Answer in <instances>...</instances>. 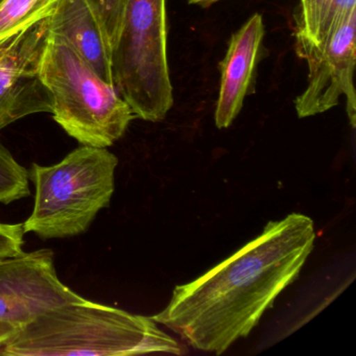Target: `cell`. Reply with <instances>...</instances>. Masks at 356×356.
I'll list each match as a JSON object with an SVG mask.
<instances>
[{"mask_svg":"<svg viewBox=\"0 0 356 356\" xmlns=\"http://www.w3.org/2000/svg\"><path fill=\"white\" fill-rule=\"evenodd\" d=\"M316 238L314 220L304 214L270 220L236 253L175 287L168 306L149 318L195 349L220 355L247 337L299 277Z\"/></svg>","mask_w":356,"mask_h":356,"instance_id":"1","label":"cell"},{"mask_svg":"<svg viewBox=\"0 0 356 356\" xmlns=\"http://www.w3.org/2000/svg\"><path fill=\"white\" fill-rule=\"evenodd\" d=\"M181 354L180 345L149 316L84 299L53 308L18 329L0 355L126 356Z\"/></svg>","mask_w":356,"mask_h":356,"instance_id":"2","label":"cell"},{"mask_svg":"<svg viewBox=\"0 0 356 356\" xmlns=\"http://www.w3.org/2000/svg\"><path fill=\"white\" fill-rule=\"evenodd\" d=\"M39 72L53 99L54 120L82 145L111 147L136 118L118 88L58 35L49 33Z\"/></svg>","mask_w":356,"mask_h":356,"instance_id":"3","label":"cell"},{"mask_svg":"<svg viewBox=\"0 0 356 356\" xmlns=\"http://www.w3.org/2000/svg\"><path fill=\"white\" fill-rule=\"evenodd\" d=\"M118 165L107 149L87 145L54 165L33 163L29 176L36 193L32 213L22 224L24 233L55 239L86 232L111 202Z\"/></svg>","mask_w":356,"mask_h":356,"instance_id":"4","label":"cell"},{"mask_svg":"<svg viewBox=\"0 0 356 356\" xmlns=\"http://www.w3.org/2000/svg\"><path fill=\"white\" fill-rule=\"evenodd\" d=\"M112 67L114 85L136 118L152 122L165 118L174 105L166 0H127Z\"/></svg>","mask_w":356,"mask_h":356,"instance_id":"5","label":"cell"},{"mask_svg":"<svg viewBox=\"0 0 356 356\" xmlns=\"http://www.w3.org/2000/svg\"><path fill=\"white\" fill-rule=\"evenodd\" d=\"M84 299L60 280L51 250L0 259V322L19 329L53 308Z\"/></svg>","mask_w":356,"mask_h":356,"instance_id":"6","label":"cell"},{"mask_svg":"<svg viewBox=\"0 0 356 356\" xmlns=\"http://www.w3.org/2000/svg\"><path fill=\"white\" fill-rule=\"evenodd\" d=\"M303 59L309 72L307 86L295 101L298 116L305 118L325 113L345 97L348 118L352 128H355L356 12L343 20L323 47L312 49Z\"/></svg>","mask_w":356,"mask_h":356,"instance_id":"7","label":"cell"},{"mask_svg":"<svg viewBox=\"0 0 356 356\" xmlns=\"http://www.w3.org/2000/svg\"><path fill=\"white\" fill-rule=\"evenodd\" d=\"M47 19L0 47V131L26 116L51 113L53 99L39 72Z\"/></svg>","mask_w":356,"mask_h":356,"instance_id":"8","label":"cell"},{"mask_svg":"<svg viewBox=\"0 0 356 356\" xmlns=\"http://www.w3.org/2000/svg\"><path fill=\"white\" fill-rule=\"evenodd\" d=\"M264 37V18L257 13L231 37L220 65V91L214 113L218 129L229 128L243 108Z\"/></svg>","mask_w":356,"mask_h":356,"instance_id":"9","label":"cell"},{"mask_svg":"<svg viewBox=\"0 0 356 356\" xmlns=\"http://www.w3.org/2000/svg\"><path fill=\"white\" fill-rule=\"evenodd\" d=\"M47 20L51 34L67 41L103 80L114 85L112 51L89 0H59Z\"/></svg>","mask_w":356,"mask_h":356,"instance_id":"10","label":"cell"},{"mask_svg":"<svg viewBox=\"0 0 356 356\" xmlns=\"http://www.w3.org/2000/svg\"><path fill=\"white\" fill-rule=\"evenodd\" d=\"M353 12H356V0H300L295 14L299 57L323 47Z\"/></svg>","mask_w":356,"mask_h":356,"instance_id":"11","label":"cell"},{"mask_svg":"<svg viewBox=\"0 0 356 356\" xmlns=\"http://www.w3.org/2000/svg\"><path fill=\"white\" fill-rule=\"evenodd\" d=\"M59 0H0V47L47 19Z\"/></svg>","mask_w":356,"mask_h":356,"instance_id":"12","label":"cell"},{"mask_svg":"<svg viewBox=\"0 0 356 356\" xmlns=\"http://www.w3.org/2000/svg\"><path fill=\"white\" fill-rule=\"evenodd\" d=\"M31 195L29 170L0 145V203H13Z\"/></svg>","mask_w":356,"mask_h":356,"instance_id":"13","label":"cell"},{"mask_svg":"<svg viewBox=\"0 0 356 356\" xmlns=\"http://www.w3.org/2000/svg\"><path fill=\"white\" fill-rule=\"evenodd\" d=\"M97 11L112 54L120 41L124 26L127 0H89Z\"/></svg>","mask_w":356,"mask_h":356,"instance_id":"14","label":"cell"},{"mask_svg":"<svg viewBox=\"0 0 356 356\" xmlns=\"http://www.w3.org/2000/svg\"><path fill=\"white\" fill-rule=\"evenodd\" d=\"M24 234L22 224L0 222V259L24 252Z\"/></svg>","mask_w":356,"mask_h":356,"instance_id":"15","label":"cell"},{"mask_svg":"<svg viewBox=\"0 0 356 356\" xmlns=\"http://www.w3.org/2000/svg\"><path fill=\"white\" fill-rule=\"evenodd\" d=\"M17 330L18 328H16L13 325L0 322V351Z\"/></svg>","mask_w":356,"mask_h":356,"instance_id":"16","label":"cell"},{"mask_svg":"<svg viewBox=\"0 0 356 356\" xmlns=\"http://www.w3.org/2000/svg\"><path fill=\"white\" fill-rule=\"evenodd\" d=\"M220 0H189V3L195 5L209 6L211 3H218Z\"/></svg>","mask_w":356,"mask_h":356,"instance_id":"17","label":"cell"}]
</instances>
